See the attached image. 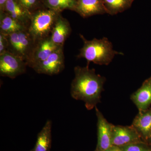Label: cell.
<instances>
[{
	"label": "cell",
	"instance_id": "obj_20",
	"mask_svg": "<svg viewBox=\"0 0 151 151\" xmlns=\"http://www.w3.org/2000/svg\"><path fill=\"white\" fill-rule=\"evenodd\" d=\"M121 147L122 151H148L149 149L143 142L134 143Z\"/></svg>",
	"mask_w": 151,
	"mask_h": 151
},
{
	"label": "cell",
	"instance_id": "obj_5",
	"mask_svg": "<svg viewBox=\"0 0 151 151\" xmlns=\"http://www.w3.org/2000/svg\"><path fill=\"white\" fill-rule=\"evenodd\" d=\"M26 62L21 58L6 52L0 55V75L14 78L26 71Z\"/></svg>",
	"mask_w": 151,
	"mask_h": 151
},
{
	"label": "cell",
	"instance_id": "obj_16",
	"mask_svg": "<svg viewBox=\"0 0 151 151\" xmlns=\"http://www.w3.org/2000/svg\"><path fill=\"white\" fill-rule=\"evenodd\" d=\"M51 129V121L48 120L38 134L35 145L30 151H50L52 143Z\"/></svg>",
	"mask_w": 151,
	"mask_h": 151
},
{
	"label": "cell",
	"instance_id": "obj_4",
	"mask_svg": "<svg viewBox=\"0 0 151 151\" xmlns=\"http://www.w3.org/2000/svg\"><path fill=\"white\" fill-rule=\"evenodd\" d=\"M7 35L8 52L26 62L31 56L36 42L30 34L28 29Z\"/></svg>",
	"mask_w": 151,
	"mask_h": 151
},
{
	"label": "cell",
	"instance_id": "obj_2",
	"mask_svg": "<svg viewBox=\"0 0 151 151\" xmlns=\"http://www.w3.org/2000/svg\"><path fill=\"white\" fill-rule=\"evenodd\" d=\"M79 36L84 45L77 58H85L87 60V66H89L91 62L100 65H108L115 55H124L113 49L112 43L107 37L88 40L82 35L79 34Z\"/></svg>",
	"mask_w": 151,
	"mask_h": 151
},
{
	"label": "cell",
	"instance_id": "obj_14",
	"mask_svg": "<svg viewBox=\"0 0 151 151\" xmlns=\"http://www.w3.org/2000/svg\"><path fill=\"white\" fill-rule=\"evenodd\" d=\"M28 29V27L11 16L6 12H0V33L9 35Z\"/></svg>",
	"mask_w": 151,
	"mask_h": 151
},
{
	"label": "cell",
	"instance_id": "obj_10",
	"mask_svg": "<svg viewBox=\"0 0 151 151\" xmlns=\"http://www.w3.org/2000/svg\"><path fill=\"white\" fill-rule=\"evenodd\" d=\"M74 12L84 18L107 14L103 0H76Z\"/></svg>",
	"mask_w": 151,
	"mask_h": 151
},
{
	"label": "cell",
	"instance_id": "obj_3",
	"mask_svg": "<svg viewBox=\"0 0 151 151\" xmlns=\"http://www.w3.org/2000/svg\"><path fill=\"white\" fill-rule=\"evenodd\" d=\"M60 12L45 8L32 14L28 31L36 42L50 36Z\"/></svg>",
	"mask_w": 151,
	"mask_h": 151
},
{
	"label": "cell",
	"instance_id": "obj_9",
	"mask_svg": "<svg viewBox=\"0 0 151 151\" xmlns=\"http://www.w3.org/2000/svg\"><path fill=\"white\" fill-rule=\"evenodd\" d=\"M60 46L55 44L50 36L36 42L31 56L27 62V66L33 68L44 61Z\"/></svg>",
	"mask_w": 151,
	"mask_h": 151
},
{
	"label": "cell",
	"instance_id": "obj_25",
	"mask_svg": "<svg viewBox=\"0 0 151 151\" xmlns=\"http://www.w3.org/2000/svg\"><path fill=\"white\" fill-rule=\"evenodd\" d=\"M148 151H151V149H149V150H148Z\"/></svg>",
	"mask_w": 151,
	"mask_h": 151
},
{
	"label": "cell",
	"instance_id": "obj_15",
	"mask_svg": "<svg viewBox=\"0 0 151 151\" xmlns=\"http://www.w3.org/2000/svg\"><path fill=\"white\" fill-rule=\"evenodd\" d=\"M132 126L145 139L149 138L151 132V108L139 111L133 121Z\"/></svg>",
	"mask_w": 151,
	"mask_h": 151
},
{
	"label": "cell",
	"instance_id": "obj_12",
	"mask_svg": "<svg viewBox=\"0 0 151 151\" xmlns=\"http://www.w3.org/2000/svg\"><path fill=\"white\" fill-rule=\"evenodd\" d=\"M131 99L139 111L149 109L151 105V77L146 79L140 88L131 95Z\"/></svg>",
	"mask_w": 151,
	"mask_h": 151
},
{
	"label": "cell",
	"instance_id": "obj_13",
	"mask_svg": "<svg viewBox=\"0 0 151 151\" xmlns=\"http://www.w3.org/2000/svg\"><path fill=\"white\" fill-rule=\"evenodd\" d=\"M4 12L29 28L32 14L19 2L17 0H8Z\"/></svg>",
	"mask_w": 151,
	"mask_h": 151
},
{
	"label": "cell",
	"instance_id": "obj_7",
	"mask_svg": "<svg viewBox=\"0 0 151 151\" xmlns=\"http://www.w3.org/2000/svg\"><path fill=\"white\" fill-rule=\"evenodd\" d=\"M137 130L132 126H114L113 130L112 145L123 147L134 143L142 142Z\"/></svg>",
	"mask_w": 151,
	"mask_h": 151
},
{
	"label": "cell",
	"instance_id": "obj_23",
	"mask_svg": "<svg viewBox=\"0 0 151 151\" xmlns=\"http://www.w3.org/2000/svg\"><path fill=\"white\" fill-rule=\"evenodd\" d=\"M8 0H0V12H4L6 4Z\"/></svg>",
	"mask_w": 151,
	"mask_h": 151
},
{
	"label": "cell",
	"instance_id": "obj_18",
	"mask_svg": "<svg viewBox=\"0 0 151 151\" xmlns=\"http://www.w3.org/2000/svg\"><path fill=\"white\" fill-rule=\"evenodd\" d=\"M47 8L62 12L65 10L74 11L76 0H43Z\"/></svg>",
	"mask_w": 151,
	"mask_h": 151
},
{
	"label": "cell",
	"instance_id": "obj_24",
	"mask_svg": "<svg viewBox=\"0 0 151 151\" xmlns=\"http://www.w3.org/2000/svg\"><path fill=\"white\" fill-rule=\"evenodd\" d=\"M149 137L150 138V139H151V132L150 134V137Z\"/></svg>",
	"mask_w": 151,
	"mask_h": 151
},
{
	"label": "cell",
	"instance_id": "obj_17",
	"mask_svg": "<svg viewBox=\"0 0 151 151\" xmlns=\"http://www.w3.org/2000/svg\"><path fill=\"white\" fill-rule=\"evenodd\" d=\"M134 0H103L107 14L114 15L132 6Z\"/></svg>",
	"mask_w": 151,
	"mask_h": 151
},
{
	"label": "cell",
	"instance_id": "obj_21",
	"mask_svg": "<svg viewBox=\"0 0 151 151\" xmlns=\"http://www.w3.org/2000/svg\"><path fill=\"white\" fill-rule=\"evenodd\" d=\"M8 46L7 35L0 33V55L7 52Z\"/></svg>",
	"mask_w": 151,
	"mask_h": 151
},
{
	"label": "cell",
	"instance_id": "obj_11",
	"mask_svg": "<svg viewBox=\"0 0 151 151\" xmlns=\"http://www.w3.org/2000/svg\"><path fill=\"white\" fill-rule=\"evenodd\" d=\"M71 32L70 23L60 14L52 31L50 38L52 42L58 46L63 47Z\"/></svg>",
	"mask_w": 151,
	"mask_h": 151
},
{
	"label": "cell",
	"instance_id": "obj_1",
	"mask_svg": "<svg viewBox=\"0 0 151 151\" xmlns=\"http://www.w3.org/2000/svg\"><path fill=\"white\" fill-rule=\"evenodd\" d=\"M75 77L71 84L70 94L76 100L84 102L87 110H91L100 103L106 78L97 74L89 66L74 68Z\"/></svg>",
	"mask_w": 151,
	"mask_h": 151
},
{
	"label": "cell",
	"instance_id": "obj_22",
	"mask_svg": "<svg viewBox=\"0 0 151 151\" xmlns=\"http://www.w3.org/2000/svg\"><path fill=\"white\" fill-rule=\"evenodd\" d=\"M95 151H122L121 147H117V146L113 145L109 148L106 149L103 151H97L96 150Z\"/></svg>",
	"mask_w": 151,
	"mask_h": 151
},
{
	"label": "cell",
	"instance_id": "obj_19",
	"mask_svg": "<svg viewBox=\"0 0 151 151\" xmlns=\"http://www.w3.org/2000/svg\"><path fill=\"white\" fill-rule=\"evenodd\" d=\"M27 10L32 14L37 11L45 8L43 0H17Z\"/></svg>",
	"mask_w": 151,
	"mask_h": 151
},
{
	"label": "cell",
	"instance_id": "obj_8",
	"mask_svg": "<svg viewBox=\"0 0 151 151\" xmlns=\"http://www.w3.org/2000/svg\"><path fill=\"white\" fill-rule=\"evenodd\" d=\"M95 108L97 119V144L96 150L103 151L113 146L112 136L114 125L107 121L97 107Z\"/></svg>",
	"mask_w": 151,
	"mask_h": 151
},
{
	"label": "cell",
	"instance_id": "obj_6",
	"mask_svg": "<svg viewBox=\"0 0 151 151\" xmlns=\"http://www.w3.org/2000/svg\"><path fill=\"white\" fill-rule=\"evenodd\" d=\"M63 47H60L44 61L33 69L39 74L52 76L61 72L65 68Z\"/></svg>",
	"mask_w": 151,
	"mask_h": 151
}]
</instances>
